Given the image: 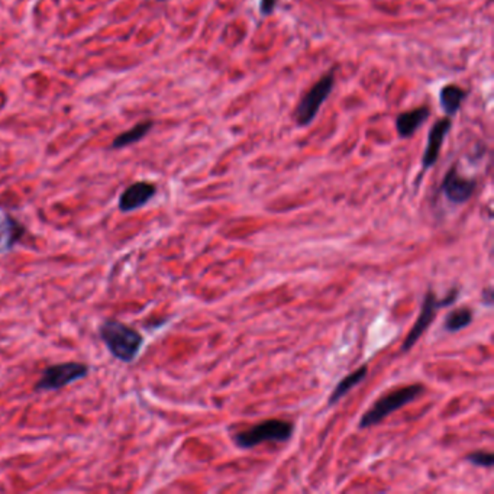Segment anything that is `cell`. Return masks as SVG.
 Returning a JSON list of instances; mask_svg holds the SVG:
<instances>
[{"label":"cell","instance_id":"cell-9","mask_svg":"<svg viewBox=\"0 0 494 494\" xmlns=\"http://www.w3.org/2000/svg\"><path fill=\"white\" fill-rule=\"evenodd\" d=\"M157 187L153 183L138 182L131 185L119 197V209L122 212H132L146 206L155 194Z\"/></svg>","mask_w":494,"mask_h":494},{"label":"cell","instance_id":"cell-16","mask_svg":"<svg viewBox=\"0 0 494 494\" xmlns=\"http://www.w3.org/2000/svg\"><path fill=\"white\" fill-rule=\"evenodd\" d=\"M275 0H261V6H260V11L263 15H270L274 8H275Z\"/></svg>","mask_w":494,"mask_h":494},{"label":"cell","instance_id":"cell-12","mask_svg":"<svg viewBox=\"0 0 494 494\" xmlns=\"http://www.w3.org/2000/svg\"><path fill=\"white\" fill-rule=\"evenodd\" d=\"M367 371H368L367 366H363V367L358 368L357 371L351 373L349 375H346L345 378H342V380L339 381V384L335 387V390L332 392V395H331V397H329V403H331V405L336 403L341 397H344V396L352 389V387H356L358 383H361V381L364 380Z\"/></svg>","mask_w":494,"mask_h":494},{"label":"cell","instance_id":"cell-6","mask_svg":"<svg viewBox=\"0 0 494 494\" xmlns=\"http://www.w3.org/2000/svg\"><path fill=\"white\" fill-rule=\"evenodd\" d=\"M456 293L458 290L454 289L448 296L446 299L444 300H438V297L429 292L427 296H425V300H423V304H422V310H420V314L417 317V321L416 324L413 325V328L410 329L407 338L405 339V344H403V351H409L417 341L419 338L425 334V331L431 326L432 321L435 319V314L438 312L439 307H444V306H448L451 303L455 302L456 299Z\"/></svg>","mask_w":494,"mask_h":494},{"label":"cell","instance_id":"cell-14","mask_svg":"<svg viewBox=\"0 0 494 494\" xmlns=\"http://www.w3.org/2000/svg\"><path fill=\"white\" fill-rule=\"evenodd\" d=\"M471 321H473V310L468 307H461V309L452 310L446 316V321H445L444 326L446 331L455 332V331L467 328L471 324Z\"/></svg>","mask_w":494,"mask_h":494},{"label":"cell","instance_id":"cell-11","mask_svg":"<svg viewBox=\"0 0 494 494\" xmlns=\"http://www.w3.org/2000/svg\"><path fill=\"white\" fill-rule=\"evenodd\" d=\"M467 90L458 84H446L439 93V101L446 116L452 118L461 109V104L467 97Z\"/></svg>","mask_w":494,"mask_h":494},{"label":"cell","instance_id":"cell-5","mask_svg":"<svg viewBox=\"0 0 494 494\" xmlns=\"http://www.w3.org/2000/svg\"><path fill=\"white\" fill-rule=\"evenodd\" d=\"M89 373V367L82 363H62L45 368L40 381L35 384V390H58L72 384Z\"/></svg>","mask_w":494,"mask_h":494},{"label":"cell","instance_id":"cell-15","mask_svg":"<svg viewBox=\"0 0 494 494\" xmlns=\"http://www.w3.org/2000/svg\"><path fill=\"white\" fill-rule=\"evenodd\" d=\"M467 460L478 467H485V468H490L494 463V455L491 452H485V451H478V452H474L471 455L467 456Z\"/></svg>","mask_w":494,"mask_h":494},{"label":"cell","instance_id":"cell-7","mask_svg":"<svg viewBox=\"0 0 494 494\" xmlns=\"http://www.w3.org/2000/svg\"><path fill=\"white\" fill-rule=\"evenodd\" d=\"M476 186L477 185L473 179L464 177V175L458 172L455 167H452L445 175L441 190L449 202L461 204V203H466L473 196Z\"/></svg>","mask_w":494,"mask_h":494},{"label":"cell","instance_id":"cell-8","mask_svg":"<svg viewBox=\"0 0 494 494\" xmlns=\"http://www.w3.org/2000/svg\"><path fill=\"white\" fill-rule=\"evenodd\" d=\"M451 126H452V118L449 116L442 118L432 125L428 133V144L425 148V154H423V158H422L423 170L431 168L438 161L442 146H444V139L451 131Z\"/></svg>","mask_w":494,"mask_h":494},{"label":"cell","instance_id":"cell-2","mask_svg":"<svg viewBox=\"0 0 494 494\" xmlns=\"http://www.w3.org/2000/svg\"><path fill=\"white\" fill-rule=\"evenodd\" d=\"M423 392H425V387L422 384H410L392 393H387L385 396L378 399L370 410L364 413V416L360 420V428H370L377 425V423H380L393 412L402 409L403 406L417 399Z\"/></svg>","mask_w":494,"mask_h":494},{"label":"cell","instance_id":"cell-13","mask_svg":"<svg viewBox=\"0 0 494 494\" xmlns=\"http://www.w3.org/2000/svg\"><path fill=\"white\" fill-rule=\"evenodd\" d=\"M153 128V122L147 121V122H141L138 125H135L132 129L121 133L115 141H114V148H124L128 146H132L138 141L143 139Z\"/></svg>","mask_w":494,"mask_h":494},{"label":"cell","instance_id":"cell-4","mask_svg":"<svg viewBox=\"0 0 494 494\" xmlns=\"http://www.w3.org/2000/svg\"><path fill=\"white\" fill-rule=\"evenodd\" d=\"M293 431L295 428L290 422L280 419H268L250 429L239 432L235 437V442L241 448H254L268 441L285 442L292 437Z\"/></svg>","mask_w":494,"mask_h":494},{"label":"cell","instance_id":"cell-3","mask_svg":"<svg viewBox=\"0 0 494 494\" xmlns=\"http://www.w3.org/2000/svg\"><path fill=\"white\" fill-rule=\"evenodd\" d=\"M335 86V70H329V73L317 80L310 90L300 99L295 111V121L300 128L309 126L313 119L319 114L322 104L329 97Z\"/></svg>","mask_w":494,"mask_h":494},{"label":"cell","instance_id":"cell-10","mask_svg":"<svg viewBox=\"0 0 494 494\" xmlns=\"http://www.w3.org/2000/svg\"><path fill=\"white\" fill-rule=\"evenodd\" d=\"M431 116V108L427 104L419 106L416 109L403 112L396 119V129L400 138L407 139L416 133V131L428 121Z\"/></svg>","mask_w":494,"mask_h":494},{"label":"cell","instance_id":"cell-1","mask_svg":"<svg viewBox=\"0 0 494 494\" xmlns=\"http://www.w3.org/2000/svg\"><path fill=\"white\" fill-rule=\"evenodd\" d=\"M100 338L111 354L124 363L133 361L144 342L143 335L119 321H106L100 326Z\"/></svg>","mask_w":494,"mask_h":494}]
</instances>
